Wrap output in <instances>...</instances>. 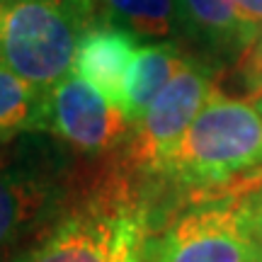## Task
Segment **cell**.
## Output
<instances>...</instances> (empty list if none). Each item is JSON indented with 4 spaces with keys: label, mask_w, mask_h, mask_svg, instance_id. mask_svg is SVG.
<instances>
[{
    "label": "cell",
    "mask_w": 262,
    "mask_h": 262,
    "mask_svg": "<svg viewBox=\"0 0 262 262\" xmlns=\"http://www.w3.org/2000/svg\"><path fill=\"white\" fill-rule=\"evenodd\" d=\"M178 202L245 196L262 185V114L253 102L216 90L150 180Z\"/></svg>",
    "instance_id": "cell-1"
},
{
    "label": "cell",
    "mask_w": 262,
    "mask_h": 262,
    "mask_svg": "<svg viewBox=\"0 0 262 262\" xmlns=\"http://www.w3.org/2000/svg\"><path fill=\"white\" fill-rule=\"evenodd\" d=\"M158 194L119 163L90 178L71 206L15 262H143Z\"/></svg>",
    "instance_id": "cell-2"
},
{
    "label": "cell",
    "mask_w": 262,
    "mask_h": 262,
    "mask_svg": "<svg viewBox=\"0 0 262 262\" xmlns=\"http://www.w3.org/2000/svg\"><path fill=\"white\" fill-rule=\"evenodd\" d=\"M47 131L0 139V262H15L71 206L90 178Z\"/></svg>",
    "instance_id": "cell-3"
},
{
    "label": "cell",
    "mask_w": 262,
    "mask_h": 262,
    "mask_svg": "<svg viewBox=\"0 0 262 262\" xmlns=\"http://www.w3.org/2000/svg\"><path fill=\"white\" fill-rule=\"evenodd\" d=\"M100 22L95 0H0V63L47 93L73 73L80 39Z\"/></svg>",
    "instance_id": "cell-4"
},
{
    "label": "cell",
    "mask_w": 262,
    "mask_h": 262,
    "mask_svg": "<svg viewBox=\"0 0 262 262\" xmlns=\"http://www.w3.org/2000/svg\"><path fill=\"white\" fill-rule=\"evenodd\" d=\"M262 257L243 196L178 206L153 226L143 262H255Z\"/></svg>",
    "instance_id": "cell-5"
},
{
    "label": "cell",
    "mask_w": 262,
    "mask_h": 262,
    "mask_svg": "<svg viewBox=\"0 0 262 262\" xmlns=\"http://www.w3.org/2000/svg\"><path fill=\"white\" fill-rule=\"evenodd\" d=\"M216 90V71L185 54L172 78L153 97L143 119L131 129L122 163L139 178L150 180Z\"/></svg>",
    "instance_id": "cell-6"
},
{
    "label": "cell",
    "mask_w": 262,
    "mask_h": 262,
    "mask_svg": "<svg viewBox=\"0 0 262 262\" xmlns=\"http://www.w3.org/2000/svg\"><path fill=\"white\" fill-rule=\"evenodd\" d=\"M34 131H47L80 156L102 158L124 150L131 124L119 107L73 71L44 93Z\"/></svg>",
    "instance_id": "cell-7"
},
{
    "label": "cell",
    "mask_w": 262,
    "mask_h": 262,
    "mask_svg": "<svg viewBox=\"0 0 262 262\" xmlns=\"http://www.w3.org/2000/svg\"><path fill=\"white\" fill-rule=\"evenodd\" d=\"M175 44L211 71L238 66L253 37L233 0H175Z\"/></svg>",
    "instance_id": "cell-8"
},
{
    "label": "cell",
    "mask_w": 262,
    "mask_h": 262,
    "mask_svg": "<svg viewBox=\"0 0 262 262\" xmlns=\"http://www.w3.org/2000/svg\"><path fill=\"white\" fill-rule=\"evenodd\" d=\"M139 47L141 39L129 32L104 22L95 25L85 32V37L78 44L73 71L93 88H97L114 107L122 110L126 73Z\"/></svg>",
    "instance_id": "cell-9"
},
{
    "label": "cell",
    "mask_w": 262,
    "mask_h": 262,
    "mask_svg": "<svg viewBox=\"0 0 262 262\" xmlns=\"http://www.w3.org/2000/svg\"><path fill=\"white\" fill-rule=\"evenodd\" d=\"M182 58L185 51L175 41H141L124 83L122 114L131 124V129L143 119L153 97L172 78Z\"/></svg>",
    "instance_id": "cell-10"
},
{
    "label": "cell",
    "mask_w": 262,
    "mask_h": 262,
    "mask_svg": "<svg viewBox=\"0 0 262 262\" xmlns=\"http://www.w3.org/2000/svg\"><path fill=\"white\" fill-rule=\"evenodd\" d=\"M100 22L141 41H175V0H95Z\"/></svg>",
    "instance_id": "cell-11"
},
{
    "label": "cell",
    "mask_w": 262,
    "mask_h": 262,
    "mask_svg": "<svg viewBox=\"0 0 262 262\" xmlns=\"http://www.w3.org/2000/svg\"><path fill=\"white\" fill-rule=\"evenodd\" d=\"M44 93L0 63V139L34 131Z\"/></svg>",
    "instance_id": "cell-12"
},
{
    "label": "cell",
    "mask_w": 262,
    "mask_h": 262,
    "mask_svg": "<svg viewBox=\"0 0 262 262\" xmlns=\"http://www.w3.org/2000/svg\"><path fill=\"white\" fill-rule=\"evenodd\" d=\"M243 209L248 226H250V233H253L255 243L260 245L262 250V185L257 189H253L250 194L243 196Z\"/></svg>",
    "instance_id": "cell-13"
},
{
    "label": "cell",
    "mask_w": 262,
    "mask_h": 262,
    "mask_svg": "<svg viewBox=\"0 0 262 262\" xmlns=\"http://www.w3.org/2000/svg\"><path fill=\"white\" fill-rule=\"evenodd\" d=\"M233 3L238 10V17L255 41L262 34V0H233Z\"/></svg>",
    "instance_id": "cell-14"
},
{
    "label": "cell",
    "mask_w": 262,
    "mask_h": 262,
    "mask_svg": "<svg viewBox=\"0 0 262 262\" xmlns=\"http://www.w3.org/2000/svg\"><path fill=\"white\" fill-rule=\"evenodd\" d=\"M238 68L243 71V73H248V71H257V68H262V34L253 41V47L245 51V56L238 61Z\"/></svg>",
    "instance_id": "cell-15"
},
{
    "label": "cell",
    "mask_w": 262,
    "mask_h": 262,
    "mask_svg": "<svg viewBox=\"0 0 262 262\" xmlns=\"http://www.w3.org/2000/svg\"><path fill=\"white\" fill-rule=\"evenodd\" d=\"M243 78H245V85H248L250 95H253V97H260L262 95V68L248 71V73H243Z\"/></svg>",
    "instance_id": "cell-16"
},
{
    "label": "cell",
    "mask_w": 262,
    "mask_h": 262,
    "mask_svg": "<svg viewBox=\"0 0 262 262\" xmlns=\"http://www.w3.org/2000/svg\"><path fill=\"white\" fill-rule=\"evenodd\" d=\"M253 104L260 110V114H262V95H260V97H253Z\"/></svg>",
    "instance_id": "cell-17"
},
{
    "label": "cell",
    "mask_w": 262,
    "mask_h": 262,
    "mask_svg": "<svg viewBox=\"0 0 262 262\" xmlns=\"http://www.w3.org/2000/svg\"><path fill=\"white\" fill-rule=\"evenodd\" d=\"M255 262H262V257H260V260H255Z\"/></svg>",
    "instance_id": "cell-18"
}]
</instances>
